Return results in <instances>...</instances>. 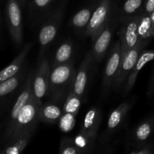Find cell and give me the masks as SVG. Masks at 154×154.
<instances>
[{"mask_svg":"<svg viewBox=\"0 0 154 154\" xmlns=\"http://www.w3.org/2000/svg\"><path fill=\"white\" fill-rule=\"evenodd\" d=\"M75 73L74 63L72 61L51 68L48 92L51 101L59 102L66 99L72 88Z\"/></svg>","mask_w":154,"mask_h":154,"instance_id":"obj_1","label":"cell"},{"mask_svg":"<svg viewBox=\"0 0 154 154\" xmlns=\"http://www.w3.org/2000/svg\"><path fill=\"white\" fill-rule=\"evenodd\" d=\"M39 107L40 104L38 102L32 94L18 114L8 140L5 144L23 132L30 130H35L36 124L38 120V114Z\"/></svg>","mask_w":154,"mask_h":154,"instance_id":"obj_2","label":"cell"},{"mask_svg":"<svg viewBox=\"0 0 154 154\" xmlns=\"http://www.w3.org/2000/svg\"><path fill=\"white\" fill-rule=\"evenodd\" d=\"M34 72H31L27 75L25 81L23 84L22 87H20V90L19 92V95L17 97L16 101L14 103L12 108L11 109L10 113L8 114L7 120H6L5 129L4 133L2 135V141L3 144H5L8 140L10 134L11 132L12 129L14 127L17 118L18 117V114L20 112L23 107L26 105L29 99H30L31 96L32 95V78Z\"/></svg>","mask_w":154,"mask_h":154,"instance_id":"obj_3","label":"cell"},{"mask_svg":"<svg viewBox=\"0 0 154 154\" xmlns=\"http://www.w3.org/2000/svg\"><path fill=\"white\" fill-rule=\"evenodd\" d=\"M64 8L60 6L49 12L42 23L38 32V42L40 45V55H43L45 50L49 46L57 35L62 22Z\"/></svg>","mask_w":154,"mask_h":154,"instance_id":"obj_4","label":"cell"},{"mask_svg":"<svg viewBox=\"0 0 154 154\" xmlns=\"http://www.w3.org/2000/svg\"><path fill=\"white\" fill-rule=\"evenodd\" d=\"M21 5L18 0H7L5 17L8 28L14 43L19 47L23 38Z\"/></svg>","mask_w":154,"mask_h":154,"instance_id":"obj_5","label":"cell"},{"mask_svg":"<svg viewBox=\"0 0 154 154\" xmlns=\"http://www.w3.org/2000/svg\"><path fill=\"white\" fill-rule=\"evenodd\" d=\"M51 69L49 60L42 55L32 78V94L40 105L43 103L45 98L48 96Z\"/></svg>","mask_w":154,"mask_h":154,"instance_id":"obj_6","label":"cell"},{"mask_svg":"<svg viewBox=\"0 0 154 154\" xmlns=\"http://www.w3.org/2000/svg\"><path fill=\"white\" fill-rule=\"evenodd\" d=\"M111 5V0H100L99 4L93 10V14L86 30V34L90 37L93 42L102 32L109 21Z\"/></svg>","mask_w":154,"mask_h":154,"instance_id":"obj_7","label":"cell"},{"mask_svg":"<svg viewBox=\"0 0 154 154\" xmlns=\"http://www.w3.org/2000/svg\"><path fill=\"white\" fill-rule=\"evenodd\" d=\"M123 58V51L120 41H117L111 49L109 57L107 61L104 71L102 90L104 93H107L111 87H114L118 75L119 69Z\"/></svg>","mask_w":154,"mask_h":154,"instance_id":"obj_8","label":"cell"},{"mask_svg":"<svg viewBox=\"0 0 154 154\" xmlns=\"http://www.w3.org/2000/svg\"><path fill=\"white\" fill-rule=\"evenodd\" d=\"M149 42H140L138 45L131 48L129 51L123 53L121 64L119 69L118 75L114 84V88L119 90L121 87H124L126 81L136 63L140 54L148 45Z\"/></svg>","mask_w":154,"mask_h":154,"instance_id":"obj_9","label":"cell"},{"mask_svg":"<svg viewBox=\"0 0 154 154\" xmlns=\"http://www.w3.org/2000/svg\"><path fill=\"white\" fill-rule=\"evenodd\" d=\"M140 14L131 17H125L122 20V25L119 32V37L121 42L123 53L133 48L139 44V36L138 33V21Z\"/></svg>","mask_w":154,"mask_h":154,"instance_id":"obj_10","label":"cell"},{"mask_svg":"<svg viewBox=\"0 0 154 154\" xmlns=\"http://www.w3.org/2000/svg\"><path fill=\"white\" fill-rule=\"evenodd\" d=\"M95 63L91 51L86 54L78 72L75 73V78L71 90L77 95L82 98L85 94L87 84L88 82L90 71Z\"/></svg>","mask_w":154,"mask_h":154,"instance_id":"obj_11","label":"cell"},{"mask_svg":"<svg viewBox=\"0 0 154 154\" xmlns=\"http://www.w3.org/2000/svg\"><path fill=\"white\" fill-rule=\"evenodd\" d=\"M114 29V26H113L109 20L105 29L93 42L91 53L95 63L101 61L105 57L112 40Z\"/></svg>","mask_w":154,"mask_h":154,"instance_id":"obj_12","label":"cell"},{"mask_svg":"<svg viewBox=\"0 0 154 154\" xmlns=\"http://www.w3.org/2000/svg\"><path fill=\"white\" fill-rule=\"evenodd\" d=\"M27 76L24 65L22 69L14 76L0 83V106L19 88L22 87Z\"/></svg>","mask_w":154,"mask_h":154,"instance_id":"obj_13","label":"cell"},{"mask_svg":"<svg viewBox=\"0 0 154 154\" xmlns=\"http://www.w3.org/2000/svg\"><path fill=\"white\" fill-rule=\"evenodd\" d=\"M32 47V42H28L26 44L20 52L15 57L14 60L10 64L8 65L5 68L0 71V83L11 78L22 69L23 66L25 65L26 57Z\"/></svg>","mask_w":154,"mask_h":154,"instance_id":"obj_14","label":"cell"},{"mask_svg":"<svg viewBox=\"0 0 154 154\" xmlns=\"http://www.w3.org/2000/svg\"><path fill=\"white\" fill-rule=\"evenodd\" d=\"M154 60V49L149 51H143L140 54L136 63L134 66L133 69L131 71L129 77L126 81L124 87H123V94L126 95L132 90L135 84L138 75L141 69L148 63Z\"/></svg>","mask_w":154,"mask_h":154,"instance_id":"obj_15","label":"cell"},{"mask_svg":"<svg viewBox=\"0 0 154 154\" xmlns=\"http://www.w3.org/2000/svg\"><path fill=\"white\" fill-rule=\"evenodd\" d=\"M63 114V105L59 102L50 101L48 102H43L38 109L39 121L45 123H55L59 121Z\"/></svg>","mask_w":154,"mask_h":154,"instance_id":"obj_16","label":"cell"},{"mask_svg":"<svg viewBox=\"0 0 154 154\" xmlns=\"http://www.w3.org/2000/svg\"><path fill=\"white\" fill-rule=\"evenodd\" d=\"M101 121L102 113L99 108L93 107L90 108L86 114L80 132H84L90 136L96 138Z\"/></svg>","mask_w":154,"mask_h":154,"instance_id":"obj_17","label":"cell"},{"mask_svg":"<svg viewBox=\"0 0 154 154\" xmlns=\"http://www.w3.org/2000/svg\"><path fill=\"white\" fill-rule=\"evenodd\" d=\"M132 105L131 101L123 102L111 113L107 123V133H114L119 129L126 119Z\"/></svg>","mask_w":154,"mask_h":154,"instance_id":"obj_18","label":"cell"},{"mask_svg":"<svg viewBox=\"0 0 154 154\" xmlns=\"http://www.w3.org/2000/svg\"><path fill=\"white\" fill-rule=\"evenodd\" d=\"M35 130L24 132L11 140L8 143L5 144V147L0 151L3 154H20L23 151L24 149L29 142L30 139L34 134Z\"/></svg>","mask_w":154,"mask_h":154,"instance_id":"obj_19","label":"cell"},{"mask_svg":"<svg viewBox=\"0 0 154 154\" xmlns=\"http://www.w3.org/2000/svg\"><path fill=\"white\" fill-rule=\"evenodd\" d=\"M74 53V44L71 40H67L59 46L54 54L53 62L51 64V68L66 64L72 61V55Z\"/></svg>","mask_w":154,"mask_h":154,"instance_id":"obj_20","label":"cell"},{"mask_svg":"<svg viewBox=\"0 0 154 154\" xmlns=\"http://www.w3.org/2000/svg\"><path fill=\"white\" fill-rule=\"evenodd\" d=\"M154 131V116L146 119L140 123L135 129L132 134L134 143H144L151 136Z\"/></svg>","mask_w":154,"mask_h":154,"instance_id":"obj_21","label":"cell"},{"mask_svg":"<svg viewBox=\"0 0 154 154\" xmlns=\"http://www.w3.org/2000/svg\"><path fill=\"white\" fill-rule=\"evenodd\" d=\"M138 33L141 42H150L154 38V28L150 14H140Z\"/></svg>","mask_w":154,"mask_h":154,"instance_id":"obj_22","label":"cell"},{"mask_svg":"<svg viewBox=\"0 0 154 154\" xmlns=\"http://www.w3.org/2000/svg\"><path fill=\"white\" fill-rule=\"evenodd\" d=\"M93 12V8L92 7L84 8L77 12L71 21L72 26L78 32H83L84 30L86 31Z\"/></svg>","mask_w":154,"mask_h":154,"instance_id":"obj_23","label":"cell"},{"mask_svg":"<svg viewBox=\"0 0 154 154\" xmlns=\"http://www.w3.org/2000/svg\"><path fill=\"white\" fill-rule=\"evenodd\" d=\"M81 99L82 98L77 96L72 90H70L63 105V113H70L77 115L81 108Z\"/></svg>","mask_w":154,"mask_h":154,"instance_id":"obj_24","label":"cell"},{"mask_svg":"<svg viewBox=\"0 0 154 154\" xmlns=\"http://www.w3.org/2000/svg\"><path fill=\"white\" fill-rule=\"evenodd\" d=\"M96 138L90 136L84 132H80L79 134L73 138V141L77 147H79L84 153H90L94 147V141Z\"/></svg>","mask_w":154,"mask_h":154,"instance_id":"obj_25","label":"cell"},{"mask_svg":"<svg viewBox=\"0 0 154 154\" xmlns=\"http://www.w3.org/2000/svg\"><path fill=\"white\" fill-rule=\"evenodd\" d=\"M144 2V0H126L122 8L123 17L134 16L139 14Z\"/></svg>","mask_w":154,"mask_h":154,"instance_id":"obj_26","label":"cell"},{"mask_svg":"<svg viewBox=\"0 0 154 154\" xmlns=\"http://www.w3.org/2000/svg\"><path fill=\"white\" fill-rule=\"evenodd\" d=\"M59 153L60 154H83L84 152L75 145L73 138L64 137L60 141Z\"/></svg>","mask_w":154,"mask_h":154,"instance_id":"obj_27","label":"cell"},{"mask_svg":"<svg viewBox=\"0 0 154 154\" xmlns=\"http://www.w3.org/2000/svg\"><path fill=\"white\" fill-rule=\"evenodd\" d=\"M76 116L70 113H63L59 120V128L63 132H69L75 127Z\"/></svg>","mask_w":154,"mask_h":154,"instance_id":"obj_28","label":"cell"},{"mask_svg":"<svg viewBox=\"0 0 154 154\" xmlns=\"http://www.w3.org/2000/svg\"><path fill=\"white\" fill-rule=\"evenodd\" d=\"M130 154H153L154 146L150 143H135L129 147Z\"/></svg>","mask_w":154,"mask_h":154,"instance_id":"obj_29","label":"cell"},{"mask_svg":"<svg viewBox=\"0 0 154 154\" xmlns=\"http://www.w3.org/2000/svg\"><path fill=\"white\" fill-rule=\"evenodd\" d=\"M54 0H31L32 10L35 13L36 17L37 15H43L48 10L51 3Z\"/></svg>","mask_w":154,"mask_h":154,"instance_id":"obj_30","label":"cell"},{"mask_svg":"<svg viewBox=\"0 0 154 154\" xmlns=\"http://www.w3.org/2000/svg\"><path fill=\"white\" fill-rule=\"evenodd\" d=\"M153 11H154V0H144L139 14H150Z\"/></svg>","mask_w":154,"mask_h":154,"instance_id":"obj_31","label":"cell"},{"mask_svg":"<svg viewBox=\"0 0 154 154\" xmlns=\"http://www.w3.org/2000/svg\"><path fill=\"white\" fill-rule=\"evenodd\" d=\"M147 96L149 97H153L154 96V69L153 74H152L151 79L150 81V84H149L148 90H147Z\"/></svg>","mask_w":154,"mask_h":154,"instance_id":"obj_32","label":"cell"},{"mask_svg":"<svg viewBox=\"0 0 154 154\" xmlns=\"http://www.w3.org/2000/svg\"><path fill=\"white\" fill-rule=\"evenodd\" d=\"M150 17H151V20H152V22H153V25L154 28V11L152 12V13H150Z\"/></svg>","mask_w":154,"mask_h":154,"instance_id":"obj_33","label":"cell"},{"mask_svg":"<svg viewBox=\"0 0 154 154\" xmlns=\"http://www.w3.org/2000/svg\"><path fill=\"white\" fill-rule=\"evenodd\" d=\"M18 1H19L20 3L21 6H23V5H24V2H23V0H18Z\"/></svg>","mask_w":154,"mask_h":154,"instance_id":"obj_34","label":"cell"},{"mask_svg":"<svg viewBox=\"0 0 154 154\" xmlns=\"http://www.w3.org/2000/svg\"><path fill=\"white\" fill-rule=\"evenodd\" d=\"M31 2V0H23V2H24V5L26 4V2Z\"/></svg>","mask_w":154,"mask_h":154,"instance_id":"obj_35","label":"cell"}]
</instances>
